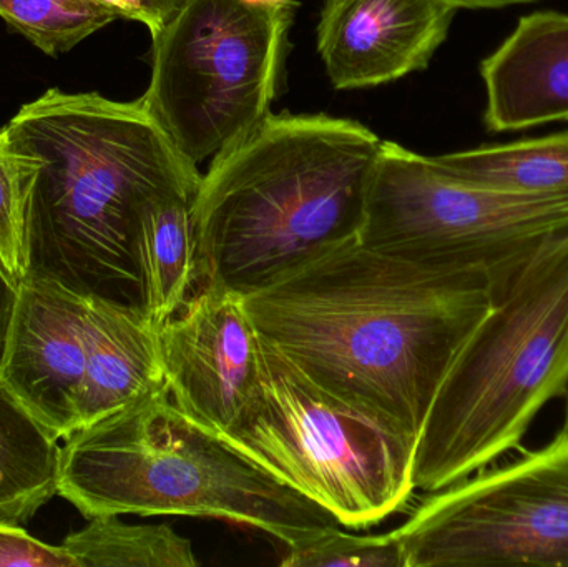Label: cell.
Masks as SVG:
<instances>
[{"label": "cell", "mask_w": 568, "mask_h": 567, "mask_svg": "<svg viewBox=\"0 0 568 567\" xmlns=\"http://www.w3.org/2000/svg\"><path fill=\"white\" fill-rule=\"evenodd\" d=\"M499 293L484 270L423 265L357 239L243 298L260 338L327 392L417 439Z\"/></svg>", "instance_id": "6da1fadb"}, {"label": "cell", "mask_w": 568, "mask_h": 567, "mask_svg": "<svg viewBox=\"0 0 568 567\" xmlns=\"http://www.w3.org/2000/svg\"><path fill=\"white\" fill-rule=\"evenodd\" d=\"M26 233V276L142 306L135 236L150 202L195 195L202 173L142 103L47 90L0 129ZM23 276V279H26Z\"/></svg>", "instance_id": "7a4b0ae2"}, {"label": "cell", "mask_w": 568, "mask_h": 567, "mask_svg": "<svg viewBox=\"0 0 568 567\" xmlns=\"http://www.w3.org/2000/svg\"><path fill=\"white\" fill-rule=\"evenodd\" d=\"M381 145L356 120L272 113L212 159L193 199L203 285L246 296L359 239Z\"/></svg>", "instance_id": "3957f363"}, {"label": "cell", "mask_w": 568, "mask_h": 567, "mask_svg": "<svg viewBox=\"0 0 568 567\" xmlns=\"http://www.w3.org/2000/svg\"><path fill=\"white\" fill-rule=\"evenodd\" d=\"M57 495L87 519H219L265 533L284 549L341 526L183 415L165 383L65 438Z\"/></svg>", "instance_id": "277c9868"}, {"label": "cell", "mask_w": 568, "mask_h": 567, "mask_svg": "<svg viewBox=\"0 0 568 567\" xmlns=\"http://www.w3.org/2000/svg\"><path fill=\"white\" fill-rule=\"evenodd\" d=\"M568 389V232L494 300L447 372L414 459V488L436 493L523 442Z\"/></svg>", "instance_id": "5b68a950"}, {"label": "cell", "mask_w": 568, "mask_h": 567, "mask_svg": "<svg viewBox=\"0 0 568 567\" xmlns=\"http://www.w3.org/2000/svg\"><path fill=\"white\" fill-rule=\"evenodd\" d=\"M262 392L219 435L343 528L379 525L409 502L417 439L311 379L260 338Z\"/></svg>", "instance_id": "8992f818"}, {"label": "cell", "mask_w": 568, "mask_h": 567, "mask_svg": "<svg viewBox=\"0 0 568 567\" xmlns=\"http://www.w3.org/2000/svg\"><path fill=\"white\" fill-rule=\"evenodd\" d=\"M296 0H186L152 37L143 109L193 165L215 159L272 112Z\"/></svg>", "instance_id": "52a82bcc"}, {"label": "cell", "mask_w": 568, "mask_h": 567, "mask_svg": "<svg viewBox=\"0 0 568 567\" xmlns=\"http://www.w3.org/2000/svg\"><path fill=\"white\" fill-rule=\"evenodd\" d=\"M567 232L568 193L484 189L447 175L430 156L383 142L359 242L423 265L484 270L503 293L544 246Z\"/></svg>", "instance_id": "ba28073f"}, {"label": "cell", "mask_w": 568, "mask_h": 567, "mask_svg": "<svg viewBox=\"0 0 568 567\" xmlns=\"http://www.w3.org/2000/svg\"><path fill=\"white\" fill-rule=\"evenodd\" d=\"M394 531L406 567H568V436L429 493Z\"/></svg>", "instance_id": "9c48e42d"}, {"label": "cell", "mask_w": 568, "mask_h": 567, "mask_svg": "<svg viewBox=\"0 0 568 567\" xmlns=\"http://www.w3.org/2000/svg\"><path fill=\"white\" fill-rule=\"evenodd\" d=\"M159 335L163 379L176 408L216 436L239 425L262 392L260 335L245 298L203 285Z\"/></svg>", "instance_id": "30bf717a"}, {"label": "cell", "mask_w": 568, "mask_h": 567, "mask_svg": "<svg viewBox=\"0 0 568 567\" xmlns=\"http://www.w3.org/2000/svg\"><path fill=\"white\" fill-rule=\"evenodd\" d=\"M89 302L26 276L7 330L0 386L57 439L80 428Z\"/></svg>", "instance_id": "8fae6325"}, {"label": "cell", "mask_w": 568, "mask_h": 567, "mask_svg": "<svg viewBox=\"0 0 568 567\" xmlns=\"http://www.w3.org/2000/svg\"><path fill=\"white\" fill-rule=\"evenodd\" d=\"M456 10L446 0H326L316 36L331 83L367 89L427 69Z\"/></svg>", "instance_id": "7c38bea8"}, {"label": "cell", "mask_w": 568, "mask_h": 567, "mask_svg": "<svg viewBox=\"0 0 568 567\" xmlns=\"http://www.w3.org/2000/svg\"><path fill=\"white\" fill-rule=\"evenodd\" d=\"M484 123L514 132L568 120V16L523 17L509 39L480 63Z\"/></svg>", "instance_id": "4fadbf2b"}, {"label": "cell", "mask_w": 568, "mask_h": 567, "mask_svg": "<svg viewBox=\"0 0 568 567\" xmlns=\"http://www.w3.org/2000/svg\"><path fill=\"white\" fill-rule=\"evenodd\" d=\"M87 365L79 403L80 428L119 412L165 383L159 328L142 306L100 298H87Z\"/></svg>", "instance_id": "5bb4252c"}, {"label": "cell", "mask_w": 568, "mask_h": 567, "mask_svg": "<svg viewBox=\"0 0 568 567\" xmlns=\"http://www.w3.org/2000/svg\"><path fill=\"white\" fill-rule=\"evenodd\" d=\"M193 199L189 193H169L150 202L140 216L135 236L140 302L156 328L203 286Z\"/></svg>", "instance_id": "9a60e30c"}, {"label": "cell", "mask_w": 568, "mask_h": 567, "mask_svg": "<svg viewBox=\"0 0 568 567\" xmlns=\"http://www.w3.org/2000/svg\"><path fill=\"white\" fill-rule=\"evenodd\" d=\"M59 439L0 386V525L22 526L59 489Z\"/></svg>", "instance_id": "2e32d148"}, {"label": "cell", "mask_w": 568, "mask_h": 567, "mask_svg": "<svg viewBox=\"0 0 568 567\" xmlns=\"http://www.w3.org/2000/svg\"><path fill=\"white\" fill-rule=\"evenodd\" d=\"M447 175L497 192L568 193V132L430 156Z\"/></svg>", "instance_id": "e0dca14e"}, {"label": "cell", "mask_w": 568, "mask_h": 567, "mask_svg": "<svg viewBox=\"0 0 568 567\" xmlns=\"http://www.w3.org/2000/svg\"><path fill=\"white\" fill-rule=\"evenodd\" d=\"M62 548L77 567H196L192 541L170 525H130L99 516L70 533Z\"/></svg>", "instance_id": "ac0fdd59"}, {"label": "cell", "mask_w": 568, "mask_h": 567, "mask_svg": "<svg viewBox=\"0 0 568 567\" xmlns=\"http://www.w3.org/2000/svg\"><path fill=\"white\" fill-rule=\"evenodd\" d=\"M0 17L47 55H60L119 19L100 0H0Z\"/></svg>", "instance_id": "d6986e66"}, {"label": "cell", "mask_w": 568, "mask_h": 567, "mask_svg": "<svg viewBox=\"0 0 568 567\" xmlns=\"http://www.w3.org/2000/svg\"><path fill=\"white\" fill-rule=\"evenodd\" d=\"M284 567H406L396 531L351 535L341 526L324 529L297 548L284 549Z\"/></svg>", "instance_id": "ffe728a7"}, {"label": "cell", "mask_w": 568, "mask_h": 567, "mask_svg": "<svg viewBox=\"0 0 568 567\" xmlns=\"http://www.w3.org/2000/svg\"><path fill=\"white\" fill-rule=\"evenodd\" d=\"M0 256L17 280L27 273L26 233L12 160L0 135Z\"/></svg>", "instance_id": "44dd1931"}, {"label": "cell", "mask_w": 568, "mask_h": 567, "mask_svg": "<svg viewBox=\"0 0 568 567\" xmlns=\"http://www.w3.org/2000/svg\"><path fill=\"white\" fill-rule=\"evenodd\" d=\"M77 567L60 546L32 538L20 526L0 525V567Z\"/></svg>", "instance_id": "7402d4cb"}, {"label": "cell", "mask_w": 568, "mask_h": 567, "mask_svg": "<svg viewBox=\"0 0 568 567\" xmlns=\"http://www.w3.org/2000/svg\"><path fill=\"white\" fill-rule=\"evenodd\" d=\"M109 6L119 19L143 23L155 37L170 19L185 6L186 0H100Z\"/></svg>", "instance_id": "603a6c76"}, {"label": "cell", "mask_w": 568, "mask_h": 567, "mask_svg": "<svg viewBox=\"0 0 568 567\" xmlns=\"http://www.w3.org/2000/svg\"><path fill=\"white\" fill-rule=\"evenodd\" d=\"M19 280L7 269L0 256V358H2L3 343H6L10 318H12L13 306L19 295Z\"/></svg>", "instance_id": "cb8c5ba5"}, {"label": "cell", "mask_w": 568, "mask_h": 567, "mask_svg": "<svg viewBox=\"0 0 568 567\" xmlns=\"http://www.w3.org/2000/svg\"><path fill=\"white\" fill-rule=\"evenodd\" d=\"M456 9H503L510 6H527L542 0H446Z\"/></svg>", "instance_id": "d4e9b609"}, {"label": "cell", "mask_w": 568, "mask_h": 567, "mask_svg": "<svg viewBox=\"0 0 568 567\" xmlns=\"http://www.w3.org/2000/svg\"><path fill=\"white\" fill-rule=\"evenodd\" d=\"M567 405H566V416H564V426L560 429V435L568 436V389H567Z\"/></svg>", "instance_id": "484cf974"}]
</instances>
